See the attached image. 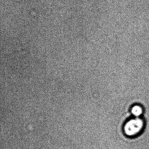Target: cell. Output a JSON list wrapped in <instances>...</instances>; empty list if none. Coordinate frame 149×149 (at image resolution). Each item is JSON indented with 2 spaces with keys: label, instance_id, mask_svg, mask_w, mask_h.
Returning <instances> with one entry per match:
<instances>
[{
  "label": "cell",
  "instance_id": "6da1fadb",
  "mask_svg": "<svg viewBox=\"0 0 149 149\" xmlns=\"http://www.w3.org/2000/svg\"><path fill=\"white\" fill-rule=\"evenodd\" d=\"M144 126V123L141 118L133 117L125 123L124 126V132L128 136L134 137L142 132Z\"/></svg>",
  "mask_w": 149,
  "mask_h": 149
},
{
  "label": "cell",
  "instance_id": "7a4b0ae2",
  "mask_svg": "<svg viewBox=\"0 0 149 149\" xmlns=\"http://www.w3.org/2000/svg\"><path fill=\"white\" fill-rule=\"evenodd\" d=\"M143 112V109L142 106L139 104H136L132 106L131 109V113L134 117H140Z\"/></svg>",
  "mask_w": 149,
  "mask_h": 149
}]
</instances>
